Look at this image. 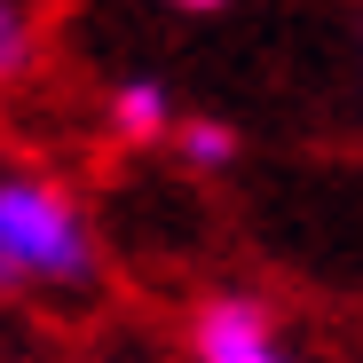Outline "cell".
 Masks as SVG:
<instances>
[{"label":"cell","instance_id":"cell-4","mask_svg":"<svg viewBox=\"0 0 363 363\" xmlns=\"http://www.w3.org/2000/svg\"><path fill=\"white\" fill-rule=\"evenodd\" d=\"M174 150L198 174H221V166H237V127L229 118H174Z\"/></svg>","mask_w":363,"mask_h":363},{"label":"cell","instance_id":"cell-5","mask_svg":"<svg viewBox=\"0 0 363 363\" xmlns=\"http://www.w3.org/2000/svg\"><path fill=\"white\" fill-rule=\"evenodd\" d=\"M40 55V16L32 0H0V87H16Z\"/></svg>","mask_w":363,"mask_h":363},{"label":"cell","instance_id":"cell-3","mask_svg":"<svg viewBox=\"0 0 363 363\" xmlns=\"http://www.w3.org/2000/svg\"><path fill=\"white\" fill-rule=\"evenodd\" d=\"M111 135H118V143H135V150L174 143V87L150 79V72L118 79V87H111Z\"/></svg>","mask_w":363,"mask_h":363},{"label":"cell","instance_id":"cell-1","mask_svg":"<svg viewBox=\"0 0 363 363\" xmlns=\"http://www.w3.org/2000/svg\"><path fill=\"white\" fill-rule=\"evenodd\" d=\"M0 284H16V292H87L95 284V229L64 182L0 174Z\"/></svg>","mask_w":363,"mask_h":363},{"label":"cell","instance_id":"cell-6","mask_svg":"<svg viewBox=\"0 0 363 363\" xmlns=\"http://www.w3.org/2000/svg\"><path fill=\"white\" fill-rule=\"evenodd\" d=\"M166 9H182V16H221L229 0H166Z\"/></svg>","mask_w":363,"mask_h":363},{"label":"cell","instance_id":"cell-7","mask_svg":"<svg viewBox=\"0 0 363 363\" xmlns=\"http://www.w3.org/2000/svg\"><path fill=\"white\" fill-rule=\"evenodd\" d=\"M0 292H9V284H0Z\"/></svg>","mask_w":363,"mask_h":363},{"label":"cell","instance_id":"cell-2","mask_svg":"<svg viewBox=\"0 0 363 363\" xmlns=\"http://www.w3.org/2000/svg\"><path fill=\"white\" fill-rule=\"evenodd\" d=\"M190 363H300L277 332V316L245 292H221L190 316Z\"/></svg>","mask_w":363,"mask_h":363}]
</instances>
